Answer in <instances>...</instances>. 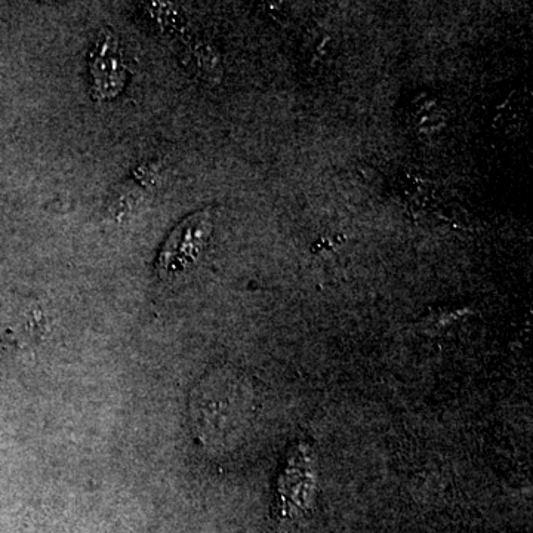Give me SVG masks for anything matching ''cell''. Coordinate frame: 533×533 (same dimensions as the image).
Here are the masks:
<instances>
[{
    "label": "cell",
    "instance_id": "1",
    "mask_svg": "<svg viewBox=\"0 0 533 533\" xmlns=\"http://www.w3.org/2000/svg\"><path fill=\"white\" fill-rule=\"evenodd\" d=\"M212 221L209 211L190 215L172 231L160 251L156 267L160 276L169 277L191 266L205 249L211 236Z\"/></svg>",
    "mask_w": 533,
    "mask_h": 533
},
{
    "label": "cell",
    "instance_id": "2",
    "mask_svg": "<svg viewBox=\"0 0 533 533\" xmlns=\"http://www.w3.org/2000/svg\"><path fill=\"white\" fill-rule=\"evenodd\" d=\"M316 461L307 445H300L288 459V467L280 476L277 499L282 510L304 511L316 491Z\"/></svg>",
    "mask_w": 533,
    "mask_h": 533
},
{
    "label": "cell",
    "instance_id": "3",
    "mask_svg": "<svg viewBox=\"0 0 533 533\" xmlns=\"http://www.w3.org/2000/svg\"><path fill=\"white\" fill-rule=\"evenodd\" d=\"M92 91L98 100H109L122 91L126 67L112 32L103 33L91 54Z\"/></svg>",
    "mask_w": 533,
    "mask_h": 533
}]
</instances>
